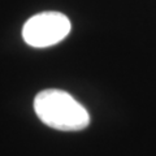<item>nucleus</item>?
Returning a JSON list of instances; mask_svg holds the SVG:
<instances>
[{"label":"nucleus","instance_id":"f257e3e1","mask_svg":"<svg viewBox=\"0 0 156 156\" xmlns=\"http://www.w3.org/2000/svg\"><path fill=\"white\" fill-rule=\"evenodd\" d=\"M34 111L43 124L61 131H78L90 124V115L66 91L48 89L38 92Z\"/></svg>","mask_w":156,"mask_h":156},{"label":"nucleus","instance_id":"f03ea898","mask_svg":"<svg viewBox=\"0 0 156 156\" xmlns=\"http://www.w3.org/2000/svg\"><path fill=\"white\" fill-rule=\"evenodd\" d=\"M70 21L60 12H42L33 16L22 27V38L29 46L44 48L61 42L70 33Z\"/></svg>","mask_w":156,"mask_h":156}]
</instances>
